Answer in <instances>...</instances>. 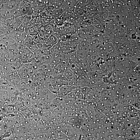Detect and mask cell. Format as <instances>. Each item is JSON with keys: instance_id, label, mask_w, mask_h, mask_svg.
Wrapping results in <instances>:
<instances>
[{"instance_id": "obj_11", "label": "cell", "mask_w": 140, "mask_h": 140, "mask_svg": "<svg viewBox=\"0 0 140 140\" xmlns=\"http://www.w3.org/2000/svg\"><path fill=\"white\" fill-rule=\"evenodd\" d=\"M68 38L66 36H62L60 40L61 42H65L68 41Z\"/></svg>"}, {"instance_id": "obj_13", "label": "cell", "mask_w": 140, "mask_h": 140, "mask_svg": "<svg viewBox=\"0 0 140 140\" xmlns=\"http://www.w3.org/2000/svg\"><path fill=\"white\" fill-rule=\"evenodd\" d=\"M34 41L37 44L39 43V39L38 37L37 36L35 37L34 39Z\"/></svg>"}, {"instance_id": "obj_6", "label": "cell", "mask_w": 140, "mask_h": 140, "mask_svg": "<svg viewBox=\"0 0 140 140\" xmlns=\"http://www.w3.org/2000/svg\"><path fill=\"white\" fill-rule=\"evenodd\" d=\"M52 34V32L51 31L45 29L43 38L44 39H48L49 37Z\"/></svg>"}, {"instance_id": "obj_2", "label": "cell", "mask_w": 140, "mask_h": 140, "mask_svg": "<svg viewBox=\"0 0 140 140\" xmlns=\"http://www.w3.org/2000/svg\"><path fill=\"white\" fill-rule=\"evenodd\" d=\"M63 74L66 79L69 82L76 75L70 68L66 69Z\"/></svg>"}, {"instance_id": "obj_8", "label": "cell", "mask_w": 140, "mask_h": 140, "mask_svg": "<svg viewBox=\"0 0 140 140\" xmlns=\"http://www.w3.org/2000/svg\"><path fill=\"white\" fill-rule=\"evenodd\" d=\"M25 30L23 24L22 23L18 27L17 31L19 32L23 33L25 32Z\"/></svg>"}, {"instance_id": "obj_5", "label": "cell", "mask_w": 140, "mask_h": 140, "mask_svg": "<svg viewBox=\"0 0 140 140\" xmlns=\"http://www.w3.org/2000/svg\"><path fill=\"white\" fill-rule=\"evenodd\" d=\"M49 39L52 42L57 43L59 41V39L58 37L53 33L50 36Z\"/></svg>"}, {"instance_id": "obj_12", "label": "cell", "mask_w": 140, "mask_h": 140, "mask_svg": "<svg viewBox=\"0 0 140 140\" xmlns=\"http://www.w3.org/2000/svg\"><path fill=\"white\" fill-rule=\"evenodd\" d=\"M36 17H33L31 18L30 21V22L32 24V25H34L36 23Z\"/></svg>"}, {"instance_id": "obj_14", "label": "cell", "mask_w": 140, "mask_h": 140, "mask_svg": "<svg viewBox=\"0 0 140 140\" xmlns=\"http://www.w3.org/2000/svg\"><path fill=\"white\" fill-rule=\"evenodd\" d=\"M44 40L45 43L47 45L50 44L51 42L49 38L47 39H44Z\"/></svg>"}, {"instance_id": "obj_9", "label": "cell", "mask_w": 140, "mask_h": 140, "mask_svg": "<svg viewBox=\"0 0 140 140\" xmlns=\"http://www.w3.org/2000/svg\"><path fill=\"white\" fill-rule=\"evenodd\" d=\"M61 44V42L59 40L56 43L53 47L55 49L59 50L60 49Z\"/></svg>"}, {"instance_id": "obj_1", "label": "cell", "mask_w": 140, "mask_h": 140, "mask_svg": "<svg viewBox=\"0 0 140 140\" xmlns=\"http://www.w3.org/2000/svg\"><path fill=\"white\" fill-rule=\"evenodd\" d=\"M26 67V66H23L18 71V75L22 79H27L29 77L28 68Z\"/></svg>"}, {"instance_id": "obj_10", "label": "cell", "mask_w": 140, "mask_h": 140, "mask_svg": "<svg viewBox=\"0 0 140 140\" xmlns=\"http://www.w3.org/2000/svg\"><path fill=\"white\" fill-rule=\"evenodd\" d=\"M32 18L31 16H27L25 17L24 21L26 23L30 22V21Z\"/></svg>"}, {"instance_id": "obj_4", "label": "cell", "mask_w": 140, "mask_h": 140, "mask_svg": "<svg viewBox=\"0 0 140 140\" xmlns=\"http://www.w3.org/2000/svg\"><path fill=\"white\" fill-rule=\"evenodd\" d=\"M55 138L59 139H64L68 138L67 135L64 133L59 130H56L54 132Z\"/></svg>"}, {"instance_id": "obj_3", "label": "cell", "mask_w": 140, "mask_h": 140, "mask_svg": "<svg viewBox=\"0 0 140 140\" xmlns=\"http://www.w3.org/2000/svg\"><path fill=\"white\" fill-rule=\"evenodd\" d=\"M45 99L48 103L52 102L57 97L55 94L52 92L48 89L45 90Z\"/></svg>"}, {"instance_id": "obj_7", "label": "cell", "mask_w": 140, "mask_h": 140, "mask_svg": "<svg viewBox=\"0 0 140 140\" xmlns=\"http://www.w3.org/2000/svg\"><path fill=\"white\" fill-rule=\"evenodd\" d=\"M37 45L38 49L40 50H42L48 47L45 43H39L37 44Z\"/></svg>"}]
</instances>
